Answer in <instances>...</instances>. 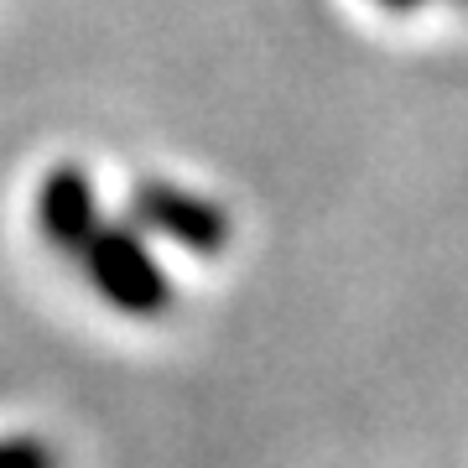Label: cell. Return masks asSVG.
<instances>
[{
  "label": "cell",
  "instance_id": "cell-1",
  "mask_svg": "<svg viewBox=\"0 0 468 468\" xmlns=\"http://www.w3.org/2000/svg\"><path fill=\"white\" fill-rule=\"evenodd\" d=\"M79 255H84V266H89V282L100 286L120 313H131V318H156V313L172 307V286H167V276H162V266L151 261V250L141 245V234L100 224Z\"/></svg>",
  "mask_w": 468,
  "mask_h": 468
},
{
  "label": "cell",
  "instance_id": "cell-2",
  "mask_svg": "<svg viewBox=\"0 0 468 468\" xmlns=\"http://www.w3.org/2000/svg\"><path fill=\"white\" fill-rule=\"evenodd\" d=\"M131 218L141 229L162 234L172 245H183L193 255H218L229 245V214L218 203L198 198V193H183L172 183H141L131 193Z\"/></svg>",
  "mask_w": 468,
  "mask_h": 468
},
{
  "label": "cell",
  "instance_id": "cell-3",
  "mask_svg": "<svg viewBox=\"0 0 468 468\" xmlns=\"http://www.w3.org/2000/svg\"><path fill=\"white\" fill-rule=\"evenodd\" d=\"M37 218L42 234L63 255H79L89 245V234L100 229V208H94V183L84 167H52L42 193H37Z\"/></svg>",
  "mask_w": 468,
  "mask_h": 468
},
{
  "label": "cell",
  "instance_id": "cell-4",
  "mask_svg": "<svg viewBox=\"0 0 468 468\" xmlns=\"http://www.w3.org/2000/svg\"><path fill=\"white\" fill-rule=\"evenodd\" d=\"M0 468H58V458L37 437H5L0 442Z\"/></svg>",
  "mask_w": 468,
  "mask_h": 468
},
{
  "label": "cell",
  "instance_id": "cell-5",
  "mask_svg": "<svg viewBox=\"0 0 468 468\" xmlns=\"http://www.w3.org/2000/svg\"><path fill=\"white\" fill-rule=\"evenodd\" d=\"M380 5H385V11H417L421 0H380Z\"/></svg>",
  "mask_w": 468,
  "mask_h": 468
}]
</instances>
